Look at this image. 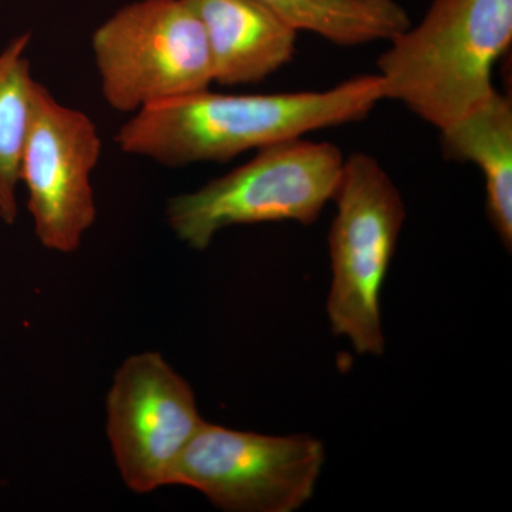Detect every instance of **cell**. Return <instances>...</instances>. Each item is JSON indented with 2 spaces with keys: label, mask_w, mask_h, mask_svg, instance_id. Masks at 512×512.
Masks as SVG:
<instances>
[{
  "label": "cell",
  "mask_w": 512,
  "mask_h": 512,
  "mask_svg": "<svg viewBox=\"0 0 512 512\" xmlns=\"http://www.w3.org/2000/svg\"><path fill=\"white\" fill-rule=\"evenodd\" d=\"M441 133L448 160L483 171L487 214L505 248L512 245V101L495 92L484 104Z\"/></svg>",
  "instance_id": "30bf717a"
},
{
  "label": "cell",
  "mask_w": 512,
  "mask_h": 512,
  "mask_svg": "<svg viewBox=\"0 0 512 512\" xmlns=\"http://www.w3.org/2000/svg\"><path fill=\"white\" fill-rule=\"evenodd\" d=\"M325 448L309 436L274 437L204 423L185 448L174 485L232 512H292L315 491Z\"/></svg>",
  "instance_id": "8992f818"
},
{
  "label": "cell",
  "mask_w": 512,
  "mask_h": 512,
  "mask_svg": "<svg viewBox=\"0 0 512 512\" xmlns=\"http://www.w3.org/2000/svg\"><path fill=\"white\" fill-rule=\"evenodd\" d=\"M330 228L332 288L328 313L333 332L362 355H382L380 293L389 271L406 208L392 178L375 158L352 154L343 165Z\"/></svg>",
  "instance_id": "277c9868"
},
{
  "label": "cell",
  "mask_w": 512,
  "mask_h": 512,
  "mask_svg": "<svg viewBox=\"0 0 512 512\" xmlns=\"http://www.w3.org/2000/svg\"><path fill=\"white\" fill-rule=\"evenodd\" d=\"M107 436L124 483L138 494L174 485L185 448L205 423L190 384L156 352L124 360L107 396Z\"/></svg>",
  "instance_id": "ba28073f"
},
{
  "label": "cell",
  "mask_w": 512,
  "mask_h": 512,
  "mask_svg": "<svg viewBox=\"0 0 512 512\" xmlns=\"http://www.w3.org/2000/svg\"><path fill=\"white\" fill-rule=\"evenodd\" d=\"M200 19L214 83L258 84L292 62L298 29L259 0H185Z\"/></svg>",
  "instance_id": "9c48e42d"
},
{
  "label": "cell",
  "mask_w": 512,
  "mask_h": 512,
  "mask_svg": "<svg viewBox=\"0 0 512 512\" xmlns=\"http://www.w3.org/2000/svg\"><path fill=\"white\" fill-rule=\"evenodd\" d=\"M343 165L339 147L302 137L259 148L251 161L224 177L170 198L168 224L184 244L198 251L232 225L313 224L335 198Z\"/></svg>",
  "instance_id": "3957f363"
},
{
  "label": "cell",
  "mask_w": 512,
  "mask_h": 512,
  "mask_svg": "<svg viewBox=\"0 0 512 512\" xmlns=\"http://www.w3.org/2000/svg\"><path fill=\"white\" fill-rule=\"evenodd\" d=\"M101 156V138L83 111L64 106L36 82L32 117L20 183L28 190V207L40 244L72 254L96 222L92 173Z\"/></svg>",
  "instance_id": "52a82bcc"
},
{
  "label": "cell",
  "mask_w": 512,
  "mask_h": 512,
  "mask_svg": "<svg viewBox=\"0 0 512 512\" xmlns=\"http://www.w3.org/2000/svg\"><path fill=\"white\" fill-rule=\"evenodd\" d=\"M379 74L326 92L174 97L134 113L114 141L123 153L167 167L227 163L249 150L365 119L383 100Z\"/></svg>",
  "instance_id": "6da1fadb"
},
{
  "label": "cell",
  "mask_w": 512,
  "mask_h": 512,
  "mask_svg": "<svg viewBox=\"0 0 512 512\" xmlns=\"http://www.w3.org/2000/svg\"><path fill=\"white\" fill-rule=\"evenodd\" d=\"M288 20L335 45L357 46L392 40L410 28L406 10L396 0H259Z\"/></svg>",
  "instance_id": "8fae6325"
},
{
  "label": "cell",
  "mask_w": 512,
  "mask_h": 512,
  "mask_svg": "<svg viewBox=\"0 0 512 512\" xmlns=\"http://www.w3.org/2000/svg\"><path fill=\"white\" fill-rule=\"evenodd\" d=\"M30 33L13 39L0 53V218H18L20 163L28 138L36 80L26 52Z\"/></svg>",
  "instance_id": "7c38bea8"
},
{
  "label": "cell",
  "mask_w": 512,
  "mask_h": 512,
  "mask_svg": "<svg viewBox=\"0 0 512 512\" xmlns=\"http://www.w3.org/2000/svg\"><path fill=\"white\" fill-rule=\"evenodd\" d=\"M377 60L384 99L444 130L490 99L512 42V0H434Z\"/></svg>",
  "instance_id": "7a4b0ae2"
},
{
  "label": "cell",
  "mask_w": 512,
  "mask_h": 512,
  "mask_svg": "<svg viewBox=\"0 0 512 512\" xmlns=\"http://www.w3.org/2000/svg\"><path fill=\"white\" fill-rule=\"evenodd\" d=\"M103 99L120 113L204 92L214 83L207 36L185 0H138L92 36Z\"/></svg>",
  "instance_id": "5b68a950"
}]
</instances>
